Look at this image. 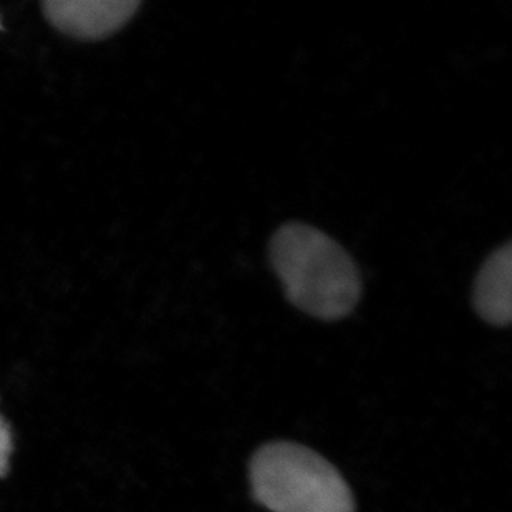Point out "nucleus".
<instances>
[{
  "label": "nucleus",
  "instance_id": "nucleus-3",
  "mask_svg": "<svg viewBox=\"0 0 512 512\" xmlns=\"http://www.w3.org/2000/svg\"><path fill=\"white\" fill-rule=\"evenodd\" d=\"M138 0H47L45 17L63 34L82 40L107 39L128 24Z\"/></svg>",
  "mask_w": 512,
  "mask_h": 512
},
{
  "label": "nucleus",
  "instance_id": "nucleus-1",
  "mask_svg": "<svg viewBox=\"0 0 512 512\" xmlns=\"http://www.w3.org/2000/svg\"><path fill=\"white\" fill-rule=\"evenodd\" d=\"M269 257L294 307L327 322L352 314L362 295V277L332 237L307 224H284L272 236Z\"/></svg>",
  "mask_w": 512,
  "mask_h": 512
},
{
  "label": "nucleus",
  "instance_id": "nucleus-5",
  "mask_svg": "<svg viewBox=\"0 0 512 512\" xmlns=\"http://www.w3.org/2000/svg\"><path fill=\"white\" fill-rule=\"evenodd\" d=\"M12 450H14V440H12L10 426L7 425L4 418L0 416V478L7 474Z\"/></svg>",
  "mask_w": 512,
  "mask_h": 512
},
{
  "label": "nucleus",
  "instance_id": "nucleus-2",
  "mask_svg": "<svg viewBox=\"0 0 512 512\" xmlns=\"http://www.w3.org/2000/svg\"><path fill=\"white\" fill-rule=\"evenodd\" d=\"M252 496L271 512H355L339 469L317 451L292 441L261 446L249 464Z\"/></svg>",
  "mask_w": 512,
  "mask_h": 512
},
{
  "label": "nucleus",
  "instance_id": "nucleus-4",
  "mask_svg": "<svg viewBox=\"0 0 512 512\" xmlns=\"http://www.w3.org/2000/svg\"><path fill=\"white\" fill-rule=\"evenodd\" d=\"M474 310L494 325L506 327L512 319V246L506 242L484 262L473 295Z\"/></svg>",
  "mask_w": 512,
  "mask_h": 512
}]
</instances>
